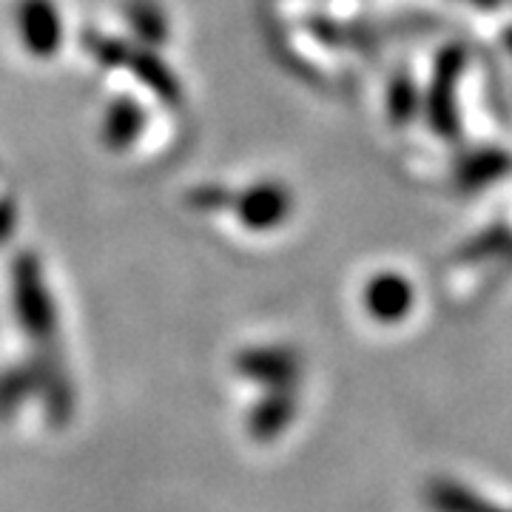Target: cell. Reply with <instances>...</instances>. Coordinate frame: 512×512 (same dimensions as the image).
Segmentation results:
<instances>
[{
	"mask_svg": "<svg viewBox=\"0 0 512 512\" xmlns=\"http://www.w3.org/2000/svg\"><path fill=\"white\" fill-rule=\"evenodd\" d=\"M430 504L439 512H504L490 507L487 501H481L473 493H467L464 487L458 484H436L433 493H430Z\"/></svg>",
	"mask_w": 512,
	"mask_h": 512,
	"instance_id": "6da1fadb",
	"label": "cell"
}]
</instances>
